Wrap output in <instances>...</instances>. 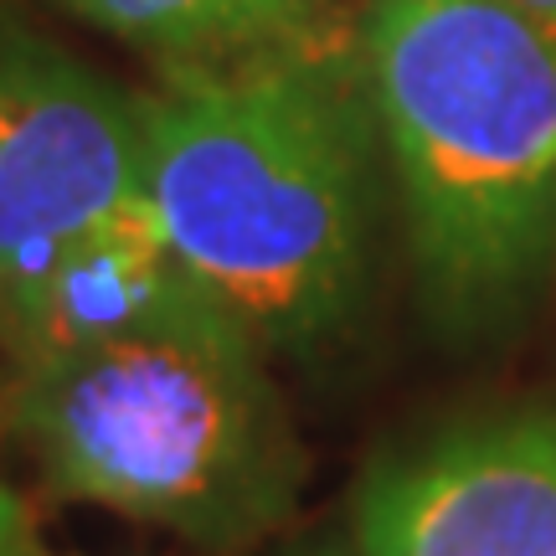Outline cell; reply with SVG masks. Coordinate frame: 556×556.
Masks as SVG:
<instances>
[{
    "instance_id": "5",
    "label": "cell",
    "mask_w": 556,
    "mask_h": 556,
    "mask_svg": "<svg viewBox=\"0 0 556 556\" xmlns=\"http://www.w3.org/2000/svg\"><path fill=\"white\" fill-rule=\"evenodd\" d=\"M361 556H556V413L479 422L381 469Z\"/></svg>"
},
{
    "instance_id": "8",
    "label": "cell",
    "mask_w": 556,
    "mask_h": 556,
    "mask_svg": "<svg viewBox=\"0 0 556 556\" xmlns=\"http://www.w3.org/2000/svg\"><path fill=\"white\" fill-rule=\"evenodd\" d=\"M21 526H26V510H21V500L0 484V556H5V546H11V536H16Z\"/></svg>"
},
{
    "instance_id": "10",
    "label": "cell",
    "mask_w": 556,
    "mask_h": 556,
    "mask_svg": "<svg viewBox=\"0 0 556 556\" xmlns=\"http://www.w3.org/2000/svg\"><path fill=\"white\" fill-rule=\"evenodd\" d=\"M5 556H62V552H52V546H47L31 526H21L16 536H11V546H5Z\"/></svg>"
},
{
    "instance_id": "4",
    "label": "cell",
    "mask_w": 556,
    "mask_h": 556,
    "mask_svg": "<svg viewBox=\"0 0 556 556\" xmlns=\"http://www.w3.org/2000/svg\"><path fill=\"white\" fill-rule=\"evenodd\" d=\"M139 197V99L47 37L0 21V304Z\"/></svg>"
},
{
    "instance_id": "2",
    "label": "cell",
    "mask_w": 556,
    "mask_h": 556,
    "mask_svg": "<svg viewBox=\"0 0 556 556\" xmlns=\"http://www.w3.org/2000/svg\"><path fill=\"white\" fill-rule=\"evenodd\" d=\"M361 52L433 315H520L556 268V37L505 0H371Z\"/></svg>"
},
{
    "instance_id": "6",
    "label": "cell",
    "mask_w": 556,
    "mask_h": 556,
    "mask_svg": "<svg viewBox=\"0 0 556 556\" xmlns=\"http://www.w3.org/2000/svg\"><path fill=\"white\" fill-rule=\"evenodd\" d=\"M212 299L180 263L150 201L139 197L73 238L11 304H0V340L16 366L78 345L119 340Z\"/></svg>"
},
{
    "instance_id": "9",
    "label": "cell",
    "mask_w": 556,
    "mask_h": 556,
    "mask_svg": "<svg viewBox=\"0 0 556 556\" xmlns=\"http://www.w3.org/2000/svg\"><path fill=\"white\" fill-rule=\"evenodd\" d=\"M505 5H516L520 16H531L541 31H552L556 37V0H505Z\"/></svg>"
},
{
    "instance_id": "1",
    "label": "cell",
    "mask_w": 556,
    "mask_h": 556,
    "mask_svg": "<svg viewBox=\"0 0 556 556\" xmlns=\"http://www.w3.org/2000/svg\"><path fill=\"white\" fill-rule=\"evenodd\" d=\"M144 201L258 345H315L361 304L377 222V103L361 41L304 26L165 62L139 99Z\"/></svg>"
},
{
    "instance_id": "3",
    "label": "cell",
    "mask_w": 556,
    "mask_h": 556,
    "mask_svg": "<svg viewBox=\"0 0 556 556\" xmlns=\"http://www.w3.org/2000/svg\"><path fill=\"white\" fill-rule=\"evenodd\" d=\"M263 345L217 299L16 366L5 428L47 490L242 546L289 516L299 448Z\"/></svg>"
},
{
    "instance_id": "7",
    "label": "cell",
    "mask_w": 556,
    "mask_h": 556,
    "mask_svg": "<svg viewBox=\"0 0 556 556\" xmlns=\"http://www.w3.org/2000/svg\"><path fill=\"white\" fill-rule=\"evenodd\" d=\"M109 37L150 47L165 62H217L258 52L315 26L309 0H62Z\"/></svg>"
}]
</instances>
